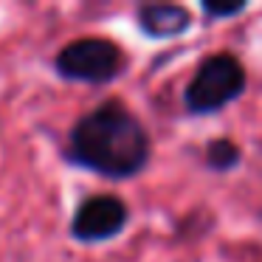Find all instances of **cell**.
Masks as SVG:
<instances>
[{
  "label": "cell",
  "mask_w": 262,
  "mask_h": 262,
  "mask_svg": "<svg viewBox=\"0 0 262 262\" xmlns=\"http://www.w3.org/2000/svg\"><path fill=\"white\" fill-rule=\"evenodd\" d=\"M62 158L104 181H130L152 158L149 130L124 99H104L68 127Z\"/></svg>",
  "instance_id": "6da1fadb"
},
{
  "label": "cell",
  "mask_w": 262,
  "mask_h": 262,
  "mask_svg": "<svg viewBox=\"0 0 262 262\" xmlns=\"http://www.w3.org/2000/svg\"><path fill=\"white\" fill-rule=\"evenodd\" d=\"M248 74L237 54L217 51L198 62L183 88V107L189 116H214L245 93Z\"/></svg>",
  "instance_id": "7a4b0ae2"
},
{
  "label": "cell",
  "mask_w": 262,
  "mask_h": 262,
  "mask_svg": "<svg viewBox=\"0 0 262 262\" xmlns=\"http://www.w3.org/2000/svg\"><path fill=\"white\" fill-rule=\"evenodd\" d=\"M51 68L65 82L102 88L127 71V54L110 37H76L57 51Z\"/></svg>",
  "instance_id": "3957f363"
},
{
  "label": "cell",
  "mask_w": 262,
  "mask_h": 262,
  "mask_svg": "<svg viewBox=\"0 0 262 262\" xmlns=\"http://www.w3.org/2000/svg\"><path fill=\"white\" fill-rule=\"evenodd\" d=\"M130 226V206L119 194L99 192L82 198L68 223V234L82 245H99L116 239Z\"/></svg>",
  "instance_id": "277c9868"
},
{
  "label": "cell",
  "mask_w": 262,
  "mask_h": 262,
  "mask_svg": "<svg viewBox=\"0 0 262 262\" xmlns=\"http://www.w3.org/2000/svg\"><path fill=\"white\" fill-rule=\"evenodd\" d=\"M194 17L183 3H141L136 26L147 40H175L192 29Z\"/></svg>",
  "instance_id": "5b68a950"
},
{
  "label": "cell",
  "mask_w": 262,
  "mask_h": 262,
  "mask_svg": "<svg viewBox=\"0 0 262 262\" xmlns=\"http://www.w3.org/2000/svg\"><path fill=\"white\" fill-rule=\"evenodd\" d=\"M203 164H206V169L217 172V175H226V172L237 169L243 164V149H239V144L234 138L217 136L203 147Z\"/></svg>",
  "instance_id": "8992f818"
},
{
  "label": "cell",
  "mask_w": 262,
  "mask_h": 262,
  "mask_svg": "<svg viewBox=\"0 0 262 262\" xmlns=\"http://www.w3.org/2000/svg\"><path fill=\"white\" fill-rule=\"evenodd\" d=\"M200 12L209 23H217V20H228V17H239V14L248 12V0H239V3H220V0H203L200 3Z\"/></svg>",
  "instance_id": "52a82bcc"
}]
</instances>
